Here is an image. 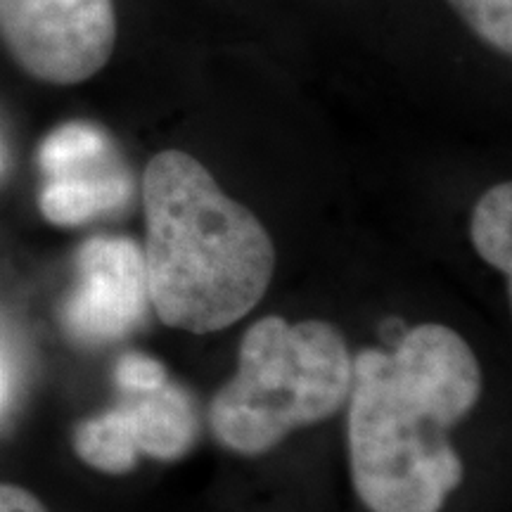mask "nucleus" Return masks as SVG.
Masks as SVG:
<instances>
[{"mask_svg":"<svg viewBox=\"0 0 512 512\" xmlns=\"http://www.w3.org/2000/svg\"><path fill=\"white\" fill-rule=\"evenodd\" d=\"M114 0H0V43L31 79L74 86L110 62Z\"/></svg>","mask_w":512,"mask_h":512,"instance_id":"20e7f679","label":"nucleus"},{"mask_svg":"<svg viewBox=\"0 0 512 512\" xmlns=\"http://www.w3.org/2000/svg\"><path fill=\"white\" fill-rule=\"evenodd\" d=\"M482 396V370L456 330L425 323L392 354L356 356L349 392V470L370 512H441L465 467L448 430Z\"/></svg>","mask_w":512,"mask_h":512,"instance_id":"f257e3e1","label":"nucleus"},{"mask_svg":"<svg viewBox=\"0 0 512 512\" xmlns=\"http://www.w3.org/2000/svg\"><path fill=\"white\" fill-rule=\"evenodd\" d=\"M479 41L512 55V0H446Z\"/></svg>","mask_w":512,"mask_h":512,"instance_id":"9b49d317","label":"nucleus"},{"mask_svg":"<svg viewBox=\"0 0 512 512\" xmlns=\"http://www.w3.org/2000/svg\"><path fill=\"white\" fill-rule=\"evenodd\" d=\"M74 451L83 463L105 475H126L138 465L140 451L124 406L83 420L74 432Z\"/></svg>","mask_w":512,"mask_h":512,"instance_id":"6e6552de","label":"nucleus"},{"mask_svg":"<svg viewBox=\"0 0 512 512\" xmlns=\"http://www.w3.org/2000/svg\"><path fill=\"white\" fill-rule=\"evenodd\" d=\"M164 382H166V368L164 363L157 361V358L138 354V351H131V354L119 358L117 384L126 394L152 392V389L162 387Z\"/></svg>","mask_w":512,"mask_h":512,"instance_id":"f8f14e48","label":"nucleus"},{"mask_svg":"<svg viewBox=\"0 0 512 512\" xmlns=\"http://www.w3.org/2000/svg\"><path fill=\"white\" fill-rule=\"evenodd\" d=\"M150 309L143 249L128 238H91L76 254V285L64 299L62 328L74 342L126 337Z\"/></svg>","mask_w":512,"mask_h":512,"instance_id":"39448f33","label":"nucleus"},{"mask_svg":"<svg viewBox=\"0 0 512 512\" xmlns=\"http://www.w3.org/2000/svg\"><path fill=\"white\" fill-rule=\"evenodd\" d=\"M351 375L354 361L335 325L266 316L245 332L238 370L211 401V430L230 451L261 456L335 415L349 399Z\"/></svg>","mask_w":512,"mask_h":512,"instance_id":"7ed1b4c3","label":"nucleus"},{"mask_svg":"<svg viewBox=\"0 0 512 512\" xmlns=\"http://www.w3.org/2000/svg\"><path fill=\"white\" fill-rule=\"evenodd\" d=\"M470 235L486 264L510 275L512 268V185L498 183L479 197L472 211Z\"/></svg>","mask_w":512,"mask_h":512,"instance_id":"1a4fd4ad","label":"nucleus"},{"mask_svg":"<svg viewBox=\"0 0 512 512\" xmlns=\"http://www.w3.org/2000/svg\"><path fill=\"white\" fill-rule=\"evenodd\" d=\"M107 136L86 121H69L43 140L38 162L48 178L95 169L107 157Z\"/></svg>","mask_w":512,"mask_h":512,"instance_id":"9d476101","label":"nucleus"},{"mask_svg":"<svg viewBox=\"0 0 512 512\" xmlns=\"http://www.w3.org/2000/svg\"><path fill=\"white\" fill-rule=\"evenodd\" d=\"M143 207L147 294L162 323L209 335L261 302L275 271L271 235L200 159L183 150L152 157Z\"/></svg>","mask_w":512,"mask_h":512,"instance_id":"f03ea898","label":"nucleus"},{"mask_svg":"<svg viewBox=\"0 0 512 512\" xmlns=\"http://www.w3.org/2000/svg\"><path fill=\"white\" fill-rule=\"evenodd\" d=\"M128 192L131 185L126 176L102 174L95 166L79 174L48 178L38 197V207L46 221L55 226H79L105 211L117 209Z\"/></svg>","mask_w":512,"mask_h":512,"instance_id":"0eeeda50","label":"nucleus"},{"mask_svg":"<svg viewBox=\"0 0 512 512\" xmlns=\"http://www.w3.org/2000/svg\"><path fill=\"white\" fill-rule=\"evenodd\" d=\"M124 403L138 451L155 460H178L197 439V413L190 396L176 384L164 382L152 392L131 394Z\"/></svg>","mask_w":512,"mask_h":512,"instance_id":"423d86ee","label":"nucleus"},{"mask_svg":"<svg viewBox=\"0 0 512 512\" xmlns=\"http://www.w3.org/2000/svg\"><path fill=\"white\" fill-rule=\"evenodd\" d=\"M0 512H50L38 496L17 484L0 482Z\"/></svg>","mask_w":512,"mask_h":512,"instance_id":"ddd939ff","label":"nucleus"},{"mask_svg":"<svg viewBox=\"0 0 512 512\" xmlns=\"http://www.w3.org/2000/svg\"><path fill=\"white\" fill-rule=\"evenodd\" d=\"M8 396H10V373H8V366H5L3 354H0V411H3L5 403H8Z\"/></svg>","mask_w":512,"mask_h":512,"instance_id":"4468645a","label":"nucleus"}]
</instances>
